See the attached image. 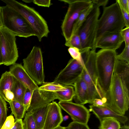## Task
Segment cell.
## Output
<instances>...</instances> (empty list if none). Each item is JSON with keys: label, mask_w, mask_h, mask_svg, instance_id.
Returning <instances> with one entry per match:
<instances>
[{"label": "cell", "mask_w": 129, "mask_h": 129, "mask_svg": "<svg viewBox=\"0 0 129 129\" xmlns=\"http://www.w3.org/2000/svg\"><path fill=\"white\" fill-rule=\"evenodd\" d=\"M117 55L116 50L112 49H101L96 53L95 64L98 86L103 98L111 84Z\"/></svg>", "instance_id": "cell-1"}, {"label": "cell", "mask_w": 129, "mask_h": 129, "mask_svg": "<svg viewBox=\"0 0 129 129\" xmlns=\"http://www.w3.org/2000/svg\"><path fill=\"white\" fill-rule=\"evenodd\" d=\"M6 5L20 14L33 30L39 41L47 37L49 31L45 20L34 8L15 0H2Z\"/></svg>", "instance_id": "cell-2"}, {"label": "cell", "mask_w": 129, "mask_h": 129, "mask_svg": "<svg viewBox=\"0 0 129 129\" xmlns=\"http://www.w3.org/2000/svg\"><path fill=\"white\" fill-rule=\"evenodd\" d=\"M103 8V12L98 19L96 29L95 42L103 35L120 32L125 26L117 2Z\"/></svg>", "instance_id": "cell-3"}, {"label": "cell", "mask_w": 129, "mask_h": 129, "mask_svg": "<svg viewBox=\"0 0 129 129\" xmlns=\"http://www.w3.org/2000/svg\"><path fill=\"white\" fill-rule=\"evenodd\" d=\"M105 106L118 114L124 115L128 110L129 96L120 79L114 74L109 89L105 94Z\"/></svg>", "instance_id": "cell-4"}, {"label": "cell", "mask_w": 129, "mask_h": 129, "mask_svg": "<svg viewBox=\"0 0 129 129\" xmlns=\"http://www.w3.org/2000/svg\"><path fill=\"white\" fill-rule=\"evenodd\" d=\"M1 26L15 36L27 38L35 36L30 26L19 13L6 5L1 7Z\"/></svg>", "instance_id": "cell-5"}, {"label": "cell", "mask_w": 129, "mask_h": 129, "mask_svg": "<svg viewBox=\"0 0 129 129\" xmlns=\"http://www.w3.org/2000/svg\"><path fill=\"white\" fill-rule=\"evenodd\" d=\"M93 8L79 29L77 34L80 39L82 55L88 53L90 49L95 50L96 29L100 14L99 7L93 4Z\"/></svg>", "instance_id": "cell-6"}, {"label": "cell", "mask_w": 129, "mask_h": 129, "mask_svg": "<svg viewBox=\"0 0 129 129\" xmlns=\"http://www.w3.org/2000/svg\"><path fill=\"white\" fill-rule=\"evenodd\" d=\"M95 50H91L86 55L84 69L81 76L87 84L88 94V103L94 99H102L103 97L98 86L96 69Z\"/></svg>", "instance_id": "cell-7"}, {"label": "cell", "mask_w": 129, "mask_h": 129, "mask_svg": "<svg viewBox=\"0 0 129 129\" xmlns=\"http://www.w3.org/2000/svg\"><path fill=\"white\" fill-rule=\"evenodd\" d=\"M68 4L61 28L62 35L68 42L72 34L73 25L82 12L92 4L90 0H61Z\"/></svg>", "instance_id": "cell-8"}, {"label": "cell", "mask_w": 129, "mask_h": 129, "mask_svg": "<svg viewBox=\"0 0 129 129\" xmlns=\"http://www.w3.org/2000/svg\"><path fill=\"white\" fill-rule=\"evenodd\" d=\"M23 61L24 69L33 80L37 84L43 83L45 76L41 48L34 46Z\"/></svg>", "instance_id": "cell-9"}, {"label": "cell", "mask_w": 129, "mask_h": 129, "mask_svg": "<svg viewBox=\"0 0 129 129\" xmlns=\"http://www.w3.org/2000/svg\"><path fill=\"white\" fill-rule=\"evenodd\" d=\"M15 36L0 26V48L2 63L9 66L15 63L18 57Z\"/></svg>", "instance_id": "cell-10"}, {"label": "cell", "mask_w": 129, "mask_h": 129, "mask_svg": "<svg viewBox=\"0 0 129 129\" xmlns=\"http://www.w3.org/2000/svg\"><path fill=\"white\" fill-rule=\"evenodd\" d=\"M84 65L72 58L56 77L53 82L63 86L72 85L81 77Z\"/></svg>", "instance_id": "cell-11"}, {"label": "cell", "mask_w": 129, "mask_h": 129, "mask_svg": "<svg viewBox=\"0 0 129 129\" xmlns=\"http://www.w3.org/2000/svg\"><path fill=\"white\" fill-rule=\"evenodd\" d=\"M58 104L70 116L73 121L87 124L89 111L84 105L71 102L59 101Z\"/></svg>", "instance_id": "cell-12"}, {"label": "cell", "mask_w": 129, "mask_h": 129, "mask_svg": "<svg viewBox=\"0 0 129 129\" xmlns=\"http://www.w3.org/2000/svg\"><path fill=\"white\" fill-rule=\"evenodd\" d=\"M123 42L120 31L106 33L95 42V48L116 50L120 47Z\"/></svg>", "instance_id": "cell-13"}, {"label": "cell", "mask_w": 129, "mask_h": 129, "mask_svg": "<svg viewBox=\"0 0 129 129\" xmlns=\"http://www.w3.org/2000/svg\"><path fill=\"white\" fill-rule=\"evenodd\" d=\"M63 121L61 107L58 104L55 102L49 104L43 129H53L60 125Z\"/></svg>", "instance_id": "cell-14"}, {"label": "cell", "mask_w": 129, "mask_h": 129, "mask_svg": "<svg viewBox=\"0 0 129 129\" xmlns=\"http://www.w3.org/2000/svg\"><path fill=\"white\" fill-rule=\"evenodd\" d=\"M57 99L54 92L39 89L38 88L33 91L31 102L27 112L48 104Z\"/></svg>", "instance_id": "cell-15"}, {"label": "cell", "mask_w": 129, "mask_h": 129, "mask_svg": "<svg viewBox=\"0 0 129 129\" xmlns=\"http://www.w3.org/2000/svg\"><path fill=\"white\" fill-rule=\"evenodd\" d=\"M9 72L27 88L34 91L39 87L37 84L29 76L21 64L15 63L12 65L10 67Z\"/></svg>", "instance_id": "cell-16"}, {"label": "cell", "mask_w": 129, "mask_h": 129, "mask_svg": "<svg viewBox=\"0 0 129 129\" xmlns=\"http://www.w3.org/2000/svg\"><path fill=\"white\" fill-rule=\"evenodd\" d=\"M16 80L9 71H7L2 74L0 79V95L9 103L14 100L12 89Z\"/></svg>", "instance_id": "cell-17"}, {"label": "cell", "mask_w": 129, "mask_h": 129, "mask_svg": "<svg viewBox=\"0 0 129 129\" xmlns=\"http://www.w3.org/2000/svg\"><path fill=\"white\" fill-rule=\"evenodd\" d=\"M89 107L90 111L95 115L100 121L105 118H113L124 124L128 120L126 116L117 113L106 106H97L91 105Z\"/></svg>", "instance_id": "cell-18"}, {"label": "cell", "mask_w": 129, "mask_h": 129, "mask_svg": "<svg viewBox=\"0 0 129 129\" xmlns=\"http://www.w3.org/2000/svg\"><path fill=\"white\" fill-rule=\"evenodd\" d=\"M75 95L74 97L76 103L84 105L88 103V94L87 84L81 77L74 83Z\"/></svg>", "instance_id": "cell-19"}, {"label": "cell", "mask_w": 129, "mask_h": 129, "mask_svg": "<svg viewBox=\"0 0 129 129\" xmlns=\"http://www.w3.org/2000/svg\"><path fill=\"white\" fill-rule=\"evenodd\" d=\"M114 74H116L119 77L125 92L129 95V63L117 59Z\"/></svg>", "instance_id": "cell-20"}, {"label": "cell", "mask_w": 129, "mask_h": 129, "mask_svg": "<svg viewBox=\"0 0 129 129\" xmlns=\"http://www.w3.org/2000/svg\"><path fill=\"white\" fill-rule=\"evenodd\" d=\"M49 104L39 107L30 111L32 112L35 121L36 129L43 128Z\"/></svg>", "instance_id": "cell-21"}, {"label": "cell", "mask_w": 129, "mask_h": 129, "mask_svg": "<svg viewBox=\"0 0 129 129\" xmlns=\"http://www.w3.org/2000/svg\"><path fill=\"white\" fill-rule=\"evenodd\" d=\"M26 89L22 83L16 79L12 89L14 95V100L23 104V98Z\"/></svg>", "instance_id": "cell-22"}, {"label": "cell", "mask_w": 129, "mask_h": 129, "mask_svg": "<svg viewBox=\"0 0 129 129\" xmlns=\"http://www.w3.org/2000/svg\"><path fill=\"white\" fill-rule=\"evenodd\" d=\"M93 6V4L92 3L81 13L73 25L71 36L77 34L79 29L92 10Z\"/></svg>", "instance_id": "cell-23"}, {"label": "cell", "mask_w": 129, "mask_h": 129, "mask_svg": "<svg viewBox=\"0 0 129 129\" xmlns=\"http://www.w3.org/2000/svg\"><path fill=\"white\" fill-rule=\"evenodd\" d=\"M66 86L64 90L54 92L59 101L71 102L74 96V87L71 85Z\"/></svg>", "instance_id": "cell-24"}, {"label": "cell", "mask_w": 129, "mask_h": 129, "mask_svg": "<svg viewBox=\"0 0 129 129\" xmlns=\"http://www.w3.org/2000/svg\"><path fill=\"white\" fill-rule=\"evenodd\" d=\"M9 103L12 114L14 116L15 121L23 118L26 112L23 105L14 100L11 101Z\"/></svg>", "instance_id": "cell-25"}, {"label": "cell", "mask_w": 129, "mask_h": 129, "mask_svg": "<svg viewBox=\"0 0 129 129\" xmlns=\"http://www.w3.org/2000/svg\"><path fill=\"white\" fill-rule=\"evenodd\" d=\"M98 129H120V122L113 118H108L100 121Z\"/></svg>", "instance_id": "cell-26"}, {"label": "cell", "mask_w": 129, "mask_h": 129, "mask_svg": "<svg viewBox=\"0 0 129 129\" xmlns=\"http://www.w3.org/2000/svg\"><path fill=\"white\" fill-rule=\"evenodd\" d=\"M66 88V86L53 82H44L38 88L40 90L51 92L56 91L64 90Z\"/></svg>", "instance_id": "cell-27"}, {"label": "cell", "mask_w": 129, "mask_h": 129, "mask_svg": "<svg viewBox=\"0 0 129 129\" xmlns=\"http://www.w3.org/2000/svg\"><path fill=\"white\" fill-rule=\"evenodd\" d=\"M24 129H36V125L31 112H27L23 121Z\"/></svg>", "instance_id": "cell-28"}, {"label": "cell", "mask_w": 129, "mask_h": 129, "mask_svg": "<svg viewBox=\"0 0 129 129\" xmlns=\"http://www.w3.org/2000/svg\"><path fill=\"white\" fill-rule=\"evenodd\" d=\"M8 110L6 101L0 95V128L7 118Z\"/></svg>", "instance_id": "cell-29"}, {"label": "cell", "mask_w": 129, "mask_h": 129, "mask_svg": "<svg viewBox=\"0 0 129 129\" xmlns=\"http://www.w3.org/2000/svg\"><path fill=\"white\" fill-rule=\"evenodd\" d=\"M65 45L69 48H76L79 50L80 52L81 49L80 39L77 34L72 35L69 41L65 42Z\"/></svg>", "instance_id": "cell-30"}, {"label": "cell", "mask_w": 129, "mask_h": 129, "mask_svg": "<svg viewBox=\"0 0 129 129\" xmlns=\"http://www.w3.org/2000/svg\"><path fill=\"white\" fill-rule=\"evenodd\" d=\"M68 51L73 58L78 61L83 66L84 65V62L81 54L78 48L75 47H70L68 49Z\"/></svg>", "instance_id": "cell-31"}, {"label": "cell", "mask_w": 129, "mask_h": 129, "mask_svg": "<svg viewBox=\"0 0 129 129\" xmlns=\"http://www.w3.org/2000/svg\"><path fill=\"white\" fill-rule=\"evenodd\" d=\"M33 91L27 88L23 100V105L25 112L27 111L30 106Z\"/></svg>", "instance_id": "cell-32"}, {"label": "cell", "mask_w": 129, "mask_h": 129, "mask_svg": "<svg viewBox=\"0 0 129 129\" xmlns=\"http://www.w3.org/2000/svg\"><path fill=\"white\" fill-rule=\"evenodd\" d=\"M117 58L118 60L124 61L129 63V45L125 46L121 52L117 55Z\"/></svg>", "instance_id": "cell-33"}, {"label": "cell", "mask_w": 129, "mask_h": 129, "mask_svg": "<svg viewBox=\"0 0 129 129\" xmlns=\"http://www.w3.org/2000/svg\"><path fill=\"white\" fill-rule=\"evenodd\" d=\"M67 129H90L87 124L73 121L67 127Z\"/></svg>", "instance_id": "cell-34"}, {"label": "cell", "mask_w": 129, "mask_h": 129, "mask_svg": "<svg viewBox=\"0 0 129 129\" xmlns=\"http://www.w3.org/2000/svg\"><path fill=\"white\" fill-rule=\"evenodd\" d=\"M15 124V119L13 116L11 115L7 118L1 128V129H11Z\"/></svg>", "instance_id": "cell-35"}, {"label": "cell", "mask_w": 129, "mask_h": 129, "mask_svg": "<svg viewBox=\"0 0 129 129\" xmlns=\"http://www.w3.org/2000/svg\"><path fill=\"white\" fill-rule=\"evenodd\" d=\"M120 33L125 42V46L129 45V27L123 29Z\"/></svg>", "instance_id": "cell-36"}, {"label": "cell", "mask_w": 129, "mask_h": 129, "mask_svg": "<svg viewBox=\"0 0 129 129\" xmlns=\"http://www.w3.org/2000/svg\"><path fill=\"white\" fill-rule=\"evenodd\" d=\"M118 3L123 18L125 26L126 27H129V14L122 7L120 4Z\"/></svg>", "instance_id": "cell-37"}, {"label": "cell", "mask_w": 129, "mask_h": 129, "mask_svg": "<svg viewBox=\"0 0 129 129\" xmlns=\"http://www.w3.org/2000/svg\"><path fill=\"white\" fill-rule=\"evenodd\" d=\"M50 0H34L32 2L39 6L49 7L52 4Z\"/></svg>", "instance_id": "cell-38"}, {"label": "cell", "mask_w": 129, "mask_h": 129, "mask_svg": "<svg viewBox=\"0 0 129 129\" xmlns=\"http://www.w3.org/2000/svg\"><path fill=\"white\" fill-rule=\"evenodd\" d=\"M116 1L129 14V0H116Z\"/></svg>", "instance_id": "cell-39"}, {"label": "cell", "mask_w": 129, "mask_h": 129, "mask_svg": "<svg viewBox=\"0 0 129 129\" xmlns=\"http://www.w3.org/2000/svg\"><path fill=\"white\" fill-rule=\"evenodd\" d=\"M92 3L96 6L100 7L102 6L103 8L106 7L107 5L109 0H92Z\"/></svg>", "instance_id": "cell-40"}, {"label": "cell", "mask_w": 129, "mask_h": 129, "mask_svg": "<svg viewBox=\"0 0 129 129\" xmlns=\"http://www.w3.org/2000/svg\"><path fill=\"white\" fill-rule=\"evenodd\" d=\"M90 104L97 106H105L104 101L102 99L96 98L93 100Z\"/></svg>", "instance_id": "cell-41"}, {"label": "cell", "mask_w": 129, "mask_h": 129, "mask_svg": "<svg viewBox=\"0 0 129 129\" xmlns=\"http://www.w3.org/2000/svg\"><path fill=\"white\" fill-rule=\"evenodd\" d=\"M11 129H24L22 119L15 121L14 125Z\"/></svg>", "instance_id": "cell-42"}, {"label": "cell", "mask_w": 129, "mask_h": 129, "mask_svg": "<svg viewBox=\"0 0 129 129\" xmlns=\"http://www.w3.org/2000/svg\"><path fill=\"white\" fill-rule=\"evenodd\" d=\"M53 129H67V127L59 125Z\"/></svg>", "instance_id": "cell-43"}, {"label": "cell", "mask_w": 129, "mask_h": 129, "mask_svg": "<svg viewBox=\"0 0 129 129\" xmlns=\"http://www.w3.org/2000/svg\"><path fill=\"white\" fill-rule=\"evenodd\" d=\"M120 129H129V127L128 125H124L121 127Z\"/></svg>", "instance_id": "cell-44"}, {"label": "cell", "mask_w": 129, "mask_h": 129, "mask_svg": "<svg viewBox=\"0 0 129 129\" xmlns=\"http://www.w3.org/2000/svg\"><path fill=\"white\" fill-rule=\"evenodd\" d=\"M2 10L1 7L0 6V26H1L2 24Z\"/></svg>", "instance_id": "cell-45"}, {"label": "cell", "mask_w": 129, "mask_h": 129, "mask_svg": "<svg viewBox=\"0 0 129 129\" xmlns=\"http://www.w3.org/2000/svg\"><path fill=\"white\" fill-rule=\"evenodd\" d=\"M3 64L2 58L1 55V52L0 48V65Z\"/></svg>", "instance_id": "cell-46"}, {"label": "cell", "mask_w": 129, "mask_h": 129, "mask_svg": "<svg viewBox=\"0 0 129 129\" xmlns=\"http://www.w3.org/2000/svg\"><path fill=\"white\" fill-rule=\"evenodd\" d=\"M22 1L25 3H30L33 2V0H22Z\"/></svg>", "instance_id": "cell-47"}, {"label": "cell", "mask_w": 129, "mask_h": 129, "mask_svg": "<svg viewBox=\"0 0 129 129\" xmlns=\"http://www.w3.org/2000/svg\"><path fill=\"white\" fill-rule=\"evenodd\" d=\"M69 116H65L63 117V120H65L68 119Z\"/></svg>", "instance_id": "cell-48"}, {"label": "cell", "mask_w": 129, "mask_h": 129, "mask_svg": "<svg viewBox=\"0 0 129 129\" xmlns=\"http://www.w3.org/2000/svg\"><path fill=\"white\" fill-rule=\"evenodd\" d=\"M0 129H1V128H0Z\"/></svg>", "instance_id": "cell-49"}]
</instances>
